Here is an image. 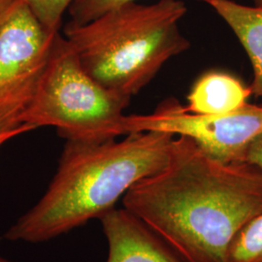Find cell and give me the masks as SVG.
I'll return each mask as SVG.
<instances>
[{"instance_id":"8992f818","label":"cell","mask_w":262,"mask_h":262,"mask_svg":"<svg viewBox=\"0 0 262 262\" xmlns=\"http://www.w3.org/2000/svg\"><path fill=\"white\" fill-rule=\"evenodd\" d=\"M58 33V32H57ZM57 33L48 31L21 2L0 31V123H19Z\"/></svg>"},{"instance_id":"4fadbf2b","label":"cell","mask_w":262,"mask_h":262,"mask_svg":"<svg viewBox=\"0 0 262 262\" xmlns=\"http://www.w3.org/2000/svg\"><path fill=\"white\" fill-rule=\"evenodd\" d=\"M35 129L33 126L29 124H8V123H0V147L8 142V141L19 136L20 134H24L28 131Z\"/></svg>"},{"instance_id":"9a60e30c","label":"cell","mask_w":262,"mask_h":262,"mask_svg":"<svg viewBox=\"0 0 262 262\" xmlns=\"http://www.w3.org/2000/svg\"><path fill=\"white\" fill-rule=\"evenodd\" d=\"M23 0H0V31Z\"/></svg>"},{"instance_id":"9c48e42d","label":"cell","mask_w":262,"mask_h":262,"mask_svg":"<svg viewBox=\"0 0 262 262\" xmlns=\"http://www.w3.org/2000/svg\"><path fill=\"white\" fill-rule=\"evenodd\" d=\"M250 86L234 76L211 71L201 76L187 95L185 110L195 115H217L231 112L248 103Z\"/></svg>"},{"instance_id":"7c38bea8","label":"cell","mask_w":262,"mask_h":262,"mask_svg":"<svg viewBox=\"0 0 262 262\" xmlns=\"http://www.w3.org/2000/svg\"><path fill=\"white\" fill-rule=\"evenodd\" d=\"M130 2H136V0H74L68 10L71 17L70 21L84 25Z\"/></svg>"},{"instance_id":"2e32d148","label":"cell","mask_w":262,"mask_h":262,"mask_svg":"<svg viewBox=\"0 0 262 262\" xmlns=\"http://www.w3.org/2000/svg\"><path fill=\"white\" fill-rule=\"evenodd\" d=\"M253 5L262 7V0H253Z\"/></svg>"},{"instance_id":"ba28073f","label":"cell","mask_w":262,"mask_h":262,"mask_svg":"<svg viewBox=\"0 0 262 262\" xmlns=\"http://www.w3.org/2000/svg\"><path fill=\"white\" fill-rule=\"evenodd\" d=\"M225 20L250 58L253 70L252 94L262 98V7L233 0H199Z\"/></svg>"},{"instance_id":"277c9868","label":"cell","mask_w":262,"mask_h":262,"mask_svg":"<svg viewBox=\"0 0 262 262\" xmlns=\"http://www.w3.org/2000/svg\"><path fill=\"white\" fill-rule=\"evenodd\" d=\"M130 100L96 82L58 32L35 94L19 122L34 128L54 126L67 141L114 140L126 135L123 111Z\"/></svg>"},{"instance_id":"52a82bcc","label":"cell","mask_w":262,"mask_h":262,"mask_svg":"<svg viewBox=\"0 0 262 262\" xmlns=\"http://www.w3.org/2000/svg\"><path fill=\"white\" fill-rule=\"evenodd\" d=\"M98 220L108 243L106 262H185L124 208H114Z\"/></svg>"},{"instance_id":"5b68a950","label":"cell","mask_w":262,"mask_h":262,"mask_svg":"<svg viewBox=\"0 0 262 262\" xmlns=\"http://www.w3.org/2000/svg\"><path fill=\"white\" fill-rule=\"evenodd\" d=\"M124 125L126 135L160 131L187 136L219 161L244 162L248 148L262 134V106L246 103L225 114L195 115L170 98L150 114L126 116Z\"/></svg>"},{"instance_id":"6da1fadb","label":"cell","mask_w":262,"mask_h":262,"mask_svg":"<svg viewBox=\"0 0 262 262\" xmlns=\"http://www.w3.org/2000/svg\"><path fill=\"white\" fill-rule=\"evenodd\" d=\"M185 262H225L240 229L262 214V169L225 163L187 136H175L168 162L122 197Z\"/></svg>"},{"instance_id":"8fae6325","label":"cell","mask_w":262,"mask_h":262,"mask_svg":"<svg viewBox=\"0 0 262 262\" xmlns=\"http://www.w3.org/2000/svg\"><path fill=\"white\" fill-rule=\"evenodd\" d=\"M74 0H23L48 31L57 33L62 17Z\"/></svg>"},{"instance_id":"5bb4252c","label":"cell","mask_w":262,"mask_h":262,"mask_svg":"<svg viewBox=\"0 0 262 262\" xmlns=\"http://www.w3.org/2000/svg\"><path fill=\"white\" fill-rule=\"evenodd\" d=\"M244 162H248L262 169V134L253 141L248 148Z\"/></svg>"},{"instance_id":"e0dca14e","label":"cell","mask_w":262,"mask_h":262,"mask_svg":"<svg viewBox=\"0 0 262 262\" xmlns=\"http://www.w3.org/2000/svg\"><path fill=\"white\" fill-rule=\"evenodd\" d=\"M0 262H12L10 261V260H7V259H5V258H3L2 256H0Z\"/></svg>"},{"instance_id":"3957f363","label":"cell","mask_w":262,"mask_h":262,"mask_svg":"<svg viewBox=\"0 0 262 262\" xmlns=\"http://www.w3.org/2000/svg\"><path fill=\"white\" fill-rule=\"evenodd\" d=\"M187 12L182 0L130 2L84 25L69 21L63 36L96 82L132 97L190 47L179 27Z\"/></svg>"},{"instance_id":"30bf717a","label":"cell","mask_w":262,"mask_h":262,"mask_svg":"<svg viewBox=\"0 0 262 262\" xmlns=\"http://www.w3.org/2000/svg\"><path fill=\"white\" fill-rule=\"evenodd\" d=\"M225 262H262V214L235 235L226 252Z\"/></svg>"},{"instance_id":"7a4b0ae2","label":"cell","mask_w":262,"mask_h":262,"mask_svg":"<svg viewBox=\"0 0 262 262\" xmlns=\"http://www.w3.org/2000/svg\"><path fill=\"white\" fill-rule=\"evenodd\" d=\"M125 136L67 141L45 194L10 227L5 239L42 243L99 219L137 182L168 162L174 135L147 131Z\"/></svg>"}]
</instances>
